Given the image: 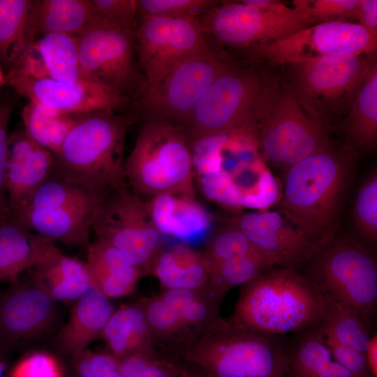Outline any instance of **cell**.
Returning a JSON list of instances; mask_svg holds the SVG:
<instances>
[{
  "mask_svg": "<svg viewBox=\"0 0 377 377\" xmlns=\"http://www.w3.org/2000/svg\"><path fill=\"white\" fill-rule=\"evenodd\" d=\"M353 154L333 145L285 172L279 212L309 239L325 246L335 237L352 174Z\"/></svg>",
  "mask_w": 377,
  "mask_h": 377,
  "instance_id": "obj_1",
  "label": "cell"
},
{
  "mask_svg": "<svg viewBox=\"0 0 377 377\" xmlns=\"http://www.w3.org/2000/svg\"><path fill=\"white\" fill-rule=\"evenodd\" d=\"M325 299L295 267H272L242 285L232 324L271 335L304 332L316 326Z\"/></svg>",
  "mask_w": 377,
  "mask_h": 377,
  "instance_id": "obj_2",
  "label": "cell"
},
{
  "mask_svg": "<svg viewBox=\"0 0 377 377\" xmlns=\"http://www.w3.org/2000/svg\"><path fill=\"white\" fill-rule=\"evenodd\" d=\"M135 118L97 111L80 115L53 155L52 173L88 190L111 193L126 185L124 141Z\"/></svg>",
  "mask_w": 377,
  "mask_h": 377,
  "instance_id": "obj_3",
  "label": "cell"
},
{
  "mask_svg": "<svg viewBox=\"0 0 377 377\" xmlns=\"http://www.w3.org/2000/svg\"><path fill=\"white\" fill-rule=\"evenodd\" d=\"M124 166L126 180L140 198L168 192L195 195L191 150L179 124L147 119Z\"/></svg>",
  "mask_w": 377,
  "mask_h": 377,
  "instance_id": "obj_4",
  "label": "cell"
},
{
  "mask_svg": "<svg viewBox=\"0 0 377 377\" xmlns=\"http://www.w3.org/2000/svg\"><path fill=\"white\" fill-rule=\"evenodd\" d=\"M254 118L262 156L285 172L332 145L330 131L306 113L288 85L265 84Z\"/></svg>",
  "mask_w": 377,
  "mask_h": 377,
  "instance_id": "obj_5",
  "label": "cell"
},
{
  "mask_svg": "<svg viewBox=\"0 0 377 377\" xmlns=\"http://www.w3.org/2000/svg\"><path fill=\"white\" fill-rule=\"evenodd\" d=\"M308 262L304 276L324 298L370 328L377 309V263L373 253L350 237H339Z\"/></svg>",
  "mask_w": 377,
  "mask_h": 377,
  "instance_id": "obj_6",
  "label": "cell"
},
{
  "mask_svg": "<svg viewBox=\"0 0 377 377\" xmlns=\"http://www.w3.org/2000/svg\"><path fill=\"white\" fill-rule=\"evenodd\" d=\"M370 54L318 57L290 64L288 86L306 113L330 131L348 114L375 61Z\"/></svg>",
  "mask_w": 377,
  "mask_h": 377,
  "instance_id": "obj_7",
  "label": "cell"
},
{
  "mask_svg": "<svg viewBox=\"0 0 377 377\" xmlns=\"http://www.w3.org/2000/svg\"><path fill=\"white\" fill-rule=\"evenodd\" d=\"M274 336L229 321L193 344L183 361L210 377H288L287 349Z\"/></svg>",
  "mask_w": 377,
  "mask_h": 377,
  "instance_id": "obj_8",
  "label": "cell"
},
{
  "mask_svg": "<svg viewBox=\"0 0 377 377\" xmlns=\"http://www.w3.org/2000/svg\"><path fill=\"white\" fill-rule=\"evenodd\" d=\"M265 85L255 73L230 64L181 125L189 145L232 131L256 138L255 111Z\"/></svg>",
  "mask_w": 377,
  "mask_h": 377,
  "instance_id": "obj_9",
  "label": "cell"
},
{
  "mask_svg": "<svg viewBox=\"0 0 377 377\" xmlns=\"http://www.w3.org/2000/svg\"><path fill=\"white\" fill-rule=\"evenodd\" d=\"M198 20L216 43L236 49L253 50L313 25L302 13L279 1L263 8L219 1Z\"/></svg>",
  "mask_w": 377,
  "mask_h": 377,
  "instance_id": "obj_10",
  "label": "cell"
},
{
  "mask_svg": "<svg viewBox=\"0 0 377 377\" xmlns=\"http://www.w3.org/2000/svg\"><path fill=\"white\" fill-rule=\"evenodd\" d=\"M212 38L176 64L154 87L140 92L147 119L182 125L216 79L231 64Z\"/></svg>",
  "mask_w": 377,
  "mask_h": 377,
  "instance_id": "obj_11",
  "label": "cell"
},
{
  "mask_svg": "<svg viewBox=\"0 0 377 377\" xmlns=\"http://www.w3.org/2000/svg\"><path fill=\"white\" fill-rule=\"evenodd\" d=\"M91 230L97 239L121 251L142 276L151 274L164 248L163 235L153 221L147 201L131 192L127 184L105 198Z\"/></svg>",
  "mask_w": 377,
  "mask_h": 377,
  "instance_id": "obj_12",
  "label": "cell"
},
{
  "mask_svg": "<svg viewBox=\"0 0 377 377\" xmlns=\"http://www.w3.org/2000/svg\"><path fill=\"white\" fill-rule=\"evenodd\" d=\"M136 29L95 15L75 36L82 77L128 97L138 82L134 57Z\"/></svg>",
  "mask_w": 377,
  "mask_h": 377,
  "instance_id": "obj_13",
  "label": "cell"
},
{
  "mask_svg": "<svg viewBox=\"0 0 377 377\" xmlns=\"http://www.w3.org/2000/svg\"><path fill=\"white\" fill-rule=\"evenodd\" d=\"M209 39L198 17H140L135 32L138 60L145 73L140 92L156 86Z\"/></svg>",
  "mask_w": 377,
  "mask_h": 377,
  "instance_id": "obj_14",
  "label": "cell"
},
{
  "mask_svg": "<svg viewBox=\"0 0 377 377\" xmlns=\"http://www.w3.org/2000/svg\"><path fill=\"white\" fill-rule=\"evenodd\" d=\"M377 47V31L350 22H320L282 40L252 50L273 65L318 57L370 54Z\"/></svg>",
  "mask_w": 377,
  "mask_h": 377,
  "instance_id": "obj_15",
  "label": "cell"
},
{
  "mask_svg": "<svg viewBox=\"0 0 377 377\" xmlns=\"http://www.w3.org/2000/svg\"><path fill=\"white\" fill-rule=\"evenodd\" d=\"M4 84L29 100L52 112L65 114H85L97 111L116 112L130 101L117 90L87 79L65 82L37 79L10 71Z\"/></svg>",
  "mask_w": 377,
  "mask_h": 377,
  "instance_id": "obj_16",
  "label": "cell"
},
{
  "mask_svg": "<svg viewBox=\"0 0 377 377\" xmlns=\"http://www.w3.org/2000/svg\"><path fill=\"white\" fill-rule=\"evenodd\" d=\"M258 249L276 258L281 266L296 267L308 262L325 246L313 242L279 212H239L225 219Z\"/></svg>",
  "mask_w": 377,
  "mask_h": 377,
  "instance_id": "obj_17",
  "label": "cell"
},
{
  "mask_svg": "<svg viewBox=\"0 0 377 377\" xmlns=\"http://www.w3.org/2000/svg\"><path fill=\"white\" fill-rule=\"evenodd\" d=\"M110 193H99L83 201L52 207H24L10 214L29 229L55 243L87 247L93 222Z\"/></svg>",
  "mask_w": 377,
  "mask_h": 377,
  "instance_id": "obj_18",
  "label": "cell"
},
{
  "mask_svg": "<svg viewBox=\"0 0 377 377\" xmlns=\"http://www.w3.org/2000/svg\"><path fill=\"white\" fill-rule=\"evenodd\" d=\"M53 155L24 130L8 136L4 182L10 213L22 209L52 174Z\"/></svg>",
  "mask_w": 377,
  "mask_h": 377,
  "instance_id": "obj_19",
  "label": "cell"
},
{
  "mask_svg": "<svg viewBox=\"0 0 377 377\" xmlns=\"http://www.w3.org/2000/svg\"><path fill=\"white\" fill-rule=\"evenodd\" d=\"M55 303L32 281L15 284L0 298V339L16 341L40 333L53 319Z\"/></svg>",
  "mask_w": 377,
  "mask_h": 377,
  "instance_id": "obj_20",
  "label": "cell"
},
{
  "mask_svg": "<svg viewBox=\"0 0 377 377\" xmlns=\"http://www.w3.org/2000/svg\"><path fill=\"white\" fill-rule=\"evenodd\" d=\"M10 71L65 82L84 79L80 68L75 36L66 34L40 36Z\"/></svg>",
  "mask_w": 377,
  "mask_h": 377,
  "instance_id": "obj_21",
  "label": "cell"
},
{
  "mask_svg": "<svg viewBox=\"0 0 377 377\" xmlns=\"http://www.w3.org/2000/svg\"><path fill=\"white\" fill-rule=\"evenodd\" d=\"M60 250L52 239L24 226L10 213L0 222V273L14 279Z\"/></svg>",
  "mask_w": 377,
  "mask_h": 377,
  "instance_id": "obj_22",
  "label": "cell"
},
{
  "mask_svg": "<svg viewBox=\"0 0 377 377\" xmlns=\"http://www.w3.org/2000/svg\"><path fill=\"white\" fill-rule=\"evenodd\" d=\"M114 310L109 298L92 282L75 301L67 323L59 332V348L72 355L86 350L90 343L102 337Z\"/></svg>",
  "mask_w": 377,
  "mask_h": 377,
  "instance_id": "obj_23",
  "label": "cell"
},
{
  "mask_svg": "<svg viewBox=\"0 0 377 377\" xmlns=\"http://www.w3.org/2000/svg\"><path fill=\"white\" fill-rule=\"evenodd\" d=\"M147 202L162 235L188 239L205 232L211 226V215L197 202L194 195L168 192L158 195Z\"/></svg>",
  "mask_w": 377,
  "mask_h": 377,
  "instance_id": "obj_24",
  "label": "cell"
},
{
  "mask_svg": "<svg viewBox=\"0 0 377 377\" xmlns=\"http://www.w3.org/2000/svg\"><path fill=\"white\" fill-rule=\"evenodd\" d=\"M158 295L177 313L197 341L229 325V320L220 315L221 300L213 293L208 282L195 288L165 289Z\"/></svg>",
  "mask_w": 377,
  "mask_h": 377,
  "instance_id": "obj_25",
  "label": "cell"
},
{
  "mask_svg": "<svg viewBox=\"0 0 377 377\" xmlns=\"http://www.w3.org/2000/svg\"><path fill=\"white\" fill-rule=\"evenodd\" d=\"M86 262L94 284L108 298L127 296L142 276L118 249L96 239L87 246Z\"/></svg>",
  "mask_w": 377,
  "mask_h": 377,
  "instance_id": "obj_26",
  "label": "cell"
},
{
  "mask_svg": "<svg viewBox=\"0 0 377 377\" xmlns=\"http://www.w3.org/2000/svg\"><path fill=\"white\" fill-rule=\"evenodd\" d=\"M211 269V263L203 251L182 242L163 248L150 274L165 289L195 288L208 282Z\"/></svg>",
  "mask_w": 377,
  "mask_h": 377,
  "instance_id": "obj_27",
  "label": "cell"
},
{
  "mask_svg": "<svg viewBox=\"0 0 377 377\" xmlns=\"http://www.w3.org/2000/svg\"><path fill=\"white\" fill-rule=\"evenodd\" d=\"M113 356L120 358L137 353L158 355L142 309L135 302L114 310L102 337Z\"/></svg>",
  "mask_w": 377,
  "mask_h": 377,
  "instance_id": "obj_28",
  "label": "cell"
},
{
  "mask_svg": "<svg viewBox=\"0 0 377 377\" xmlns=\"http://www.w3.org/2000/svg\"><path fill=\"white\" fill-rule=\"evenodd\" d=\"M29 269L32 282L56 302L76 301L93 282L86 263L66 256L61 251Z\"/></svg>",
  "mask_w": 377,
  "mask_h": 377,
  "instance_id": "obj_29",
  "label": "cell"
},
{
  "mask_svg": "<svg viewBox=\"0 0 377 377\" xmlns=\"http://www.w3.org/2000/svg\"><path fill=\"white\" fill-rule=\"evenodd\" d=\"M345 149L371 151L377 140V65L373 64L352 107L341 122Z\"/></svg>",
  "mask_w": 377,
  "mask_h": 377,
  "instance_id": "obj_30",
  "label": "cell"
},
{
  "mask_svg": "<svg viewBox=\"0 0 377 377\" xmlns=\"http://www.w3.org/2000/svg\"><path fill=\"white\" fill-rule=\"evenodd\" d=\"M287 362L288 377H357L336 361L316 326L287 349Z\"/></svg>",
  "mask_w": 377,
  "mask_h": 377,
  "instance_id": "obj_31",
  "label": "cell"
},
{
  "mask_svg": "<svg viewBox=\"0 0 377 377\" xmlns=\"http://www.w3.org/2000/svg\"><path fill=\"white\" fill-rule=\"evenodd\" d=\"M136 303L146 316L155 350H165L168 358L174 360L173 357L183 358L197 340L177 313L159 295L140 299Z\"/></svg>",
  "mask_w": 377,
  "mask_h": 377,
  "instance_id": "obj_32",
  "label": "cell"
},
{
  "mask_svg": "<svg viewBox=\"0 0 377 377\" xmlns=\"http://www.w3.org/2000/svg\"><path fill=\"white\" fill-rule=\"evenodd\" d=\"M34 3L0 0V64L8 71L36 40L32 22Z\"/></svg>",
  "mask_w": 377,
  "mask_h": 377,
  "instance_id": "obj_33",
  "label": "cell"
},
{
  "mask_svg": "<svg viewBox=\"0 0 377 377\" xmlns=\"http://www.w3.org/2000/svg\"><path fill=\"white\" fill-rule=\"evenodd\" d=\"M95 15L91 0L34 1L32 22L36 36L51 34L76 36Z\"/></svg>",
  "mask_w": 377,
  "mask_h": 377,
  "instance_id": "obj_34",
  "label": "cell"
},
{
  "mask_svg": "<svg viewBox=\"0 0 377 377\" xmlns=\"http://www.w3.org/2000/svg\"><path fill=\"white\" fill-rule=\"evenodd\" d=\"M275 265H280L279 260L264 252L236 256L212 265L208 285L222 300L232 288L250 281Z\"/></svg>",
  "mask_w": 377,
  "mask_h": 377,
  "instance_id": "obj_35",
  "label": "cell"
},
{
  "mask_svg": "<svg viewBox=\"0 0 377 377\" xmlns=\"http://www.w3.org/2000/svg\"><path fill=\"white\" fill-rule=\"evenodd\" d=\"M80 115L56 113L32 102H29L22 112L26 133L52 154L59 151Z\"/></svg>",
  "mask_w": 377,
  "mask_h": 377,
  "instance_id": "obj_36",
  "label": "cell"
},
{
  "mask_svg": "<svg viewBox=\"0 0 377 377\" xmlns=\"http://www.w3.org/2000/svg\"><path fill=\"white\" fill-rule=\"evenodd\" d=\"M316 326L343 345L366 354L372 337L370 328L340 306L325 299L323 314Z\"/></svg>",
  "mask_w": 377,
  "mask_h": 377,
  "instance_id": "obj_37",
  "label": "cell"
},
{
  "mask_svg": "<svg viewBox=\"0 0 377 377\" xmlns=\"http://www.w3.org/2000/svg\"><path fill=\"white\" fill-rule=\"evenodd\" d=\"M99 193L107 192L88 190L78 184L61 178L52 173L39 186L29 202L22 208H45L64 203L80 202Z\"/></svg>",
  "mask_w": 377,
  "mask_h": 377,
  "instance_id": "obj_38",
  "label": "cell"
},
{
  "mask_svg": "<svg viewBox=\"0 0 377 377\" xmlns=\"http://www.w3.org/2000/svg\"><path fill=\"white\" fill-rule=\"evenodd\" d=\"M354 223L360 235L369 243L377 239V175L371 174L357 193L353 207Z\"/></svg>",
  "mask_w": 377,
  "mask_h": 377,
  "instance_id": "obj_39",
  "label": "cell"
},
{
  "mask_svg": "<svg viewBox=\"0 0 377 377\" xmlns=\"http://www.w3.org/2000/svg\"><path fill=\"white\" fill-rule=\"evenodd\" d=\"M117 360L123 377H179L184 365V361L159 354L137 353Z\"/></svg>",
  "mask_w": 377,
  "mask_h": 377,
  "instance_id": "obj_40",
  "label": "cell"
},
{
  "mask_svg": "<svg viewBox=\"0 0 377 377\" xmlns=\"http://www.w3.org/2000/svg\"><path fill=\"white\" fill-rule=\"evenodd\" d=\"M203 251L211 265L236 256L263 252L256 247L242 232L228 225L210 237Z\"/></svg>",
  "mask_w": 377,
  "mask_h": 377,
  "instance_id": "obj_41",
  "label": "cell"
},
{
  "mask_svg": "<svg viewBox=\"0 0 377 377\" xmlns=\"http://www.w3.org/2000/svg\"><path fill=\"white\" fill-rule=\"evenodd\" d=\"M359 0H295L293 7L316 24L330 21L356 23Z\"/></svg>",
  "mask_w": 377,
  "mask_h": 377,
  "instance_id": "obj_42",
  "label": "cell"
},
{
  "mask_svg": "<svg viewBox=\"0 0 377 377\" xmlns=\"http://www.w3.org/2000/svg\"><path fill=\"white\" fill-rule=\"evenodd\" d=\"M219 1L214 0H137L138 15L140 17H199Z\"/></svg>",
  "mask_w": 377,
  "mask_h": 377,
  "instance_id": "obj_43",
  "label": "cell"
},
{
  "mask_svg": "<svg viewBox=\"0 0 377 377\" xmlns=\"http://www.w3.org/2000/svg\"><path fill=\"white\" fill-rule=\"evenodd\" d=\"M73 357L78 377H123L117 358L110 353L87 349Z\"/></svg>",
  "mask_w": 377,
  "mask_h": 377,
  "instance_id": "obj_44",
  "label": "cell"
},
{
  "mask_svg": "<svg viewBox=\"0 0 377 377\" xmlns=\"http://www.w3.org/2000/svg\"><path fill=\"white\" fill-rule=\"evenodd\" d=\"M10 377H64V370L54 355L45 352H35L25 356L15 365Z\"/></svg>",
  "mask_w": 377,
  "mask_h": 377,
  "instance_id": "obj_45",
  "label": "cell"
},
{
  "mask_svg": "<svg viewBox=\"0 0 377 377\" xmlns=\"http://www.w3.org/2000/svg\"><path fill=\"white\" fill-rule=\"evenodd\" d=\"M319 330L336 361L357 377H372L365 355L348 346L343 345L330 334L322 332L320 329Z\"/></svg>",
  "mask_w": 377,
  "mask_h": 377,
  "instance_id": "obj_46",
  "label": "cell"
},
{
  "mask_svg": "<svg viewBox=\"0 0 377 377\" xmlns=\"http://www.w3.org/2000/svg\"><path fill=\"white\" fill-rule=\"evenodd\" d=\"M95 15L137 28V0H91Z\"/></svg>",
  "mask_w": 377,
  "mask_h": 377,
  "instance_id": "obj_47",
  "label": "cell"
},
{
  "mask_svg": "<svg viewBox=\"0 0 377 377\" xmlns=\"http://www.w3.org/2000/svg\"><path fill=\"white\" fill-rule=\"evenodd\" d=\"M11 112L12 104L6 101H0V205L6 211H9V207L4 174L9 136L8 128Z\"/></svg>",
  "mask_w": 377,
  "mask_h": 377,
  "instance_id": "obj_48",
  "label": "cell"
},
{
  "mask_svg": "<svg viewBox=\"0 0 377 377\" xmlns=\"http://www.w3.org/2000/svg\"><path fill=\"white\" fill-rule=\"evenodd\" d=\"M356 23L377 31V1L359 0L356 10Z\"/></svg>",
  "mask_w": 377,
  "mask_h": 377,
  "instance_id": "obj_49",
  "label": "cell"
},
{
  "mask_svg": "<svg viewBox=\"0 0 377 377\" xmlns=\"http://www.w3.org/2000/svg\"><path fill=\"white\" fill-rule=\"evenodd\" d=\"M377 336L373 335L370 339L365 357L372 377H377Z\"/></svg>",
  "mask_w": 377,
  "mask_h": 377,
  "instance_id": "obj_50",
  "label": "cell"
},
{
  "mask_svg": "<svg viewBox=\"0 0 377 377\" xmlns=\"http://www.w3.org/2000/svg\"><path fill=\"white\" fill-rule=\"evenodd\" d=\"M179 377H210V376L202 369L184 361Z\"/></svg>",
  "mask_w": 377,
  "mask_h": 377,
  "instance_id": "obj_51",
  "label": "cell"
},
{
  "mask_svg": "<svg viewBox=\"0 0 377 377\" xmlns=\"http://www.w3.org/2000/svg\"><path fill=\"white\" fill-rule=\"evenodd\" d=\"M241 1L249 6L258 8L267 7L279 2V1L275 0H243Z\"/></svg>",
  "mask_w": 377,
  "mask_h": 377,
  "instance_id": "obj_52",
  "label": "cell"
},
{
  "mask_svg": "<svg viewBox=\"0 0 377 377\" xmlns=\"http://www.w3.org/2000/svg\"><path fill=\"white\" fill-rule=\"evenodd\" d=\"M6 369V362L0 360V377H3Z\"/></svg>",
  "mask_w": 377,
  "mask_h": 377,
  "instance_id": "obj_53",
  "label": "cell"
},
{
  "mask_svg": "<svg viewBox=\"0 0 377 377\" xmlns=\"http://www.w3.org/2000/svg\"><path fill=\"white\" fill-rule=\"evenodd\" d=\"M9 213H10V212L6 211V209H4L0 205V222L1 221V220H2L4 217H6Z\"/></svg>",
  "mask_w": 377,
  "mask_h": 377,
  "instance_id": "obj_54",
  "label": "cell"
},
{
  "mask_svg": "<svg viewBox=\"0 0 377 377\" xmlns=\"http://www.w3.org/2000/svg\"><path fill=\"white\" fill-rule=\"evenodd\" d=\"M5 75H3V72L0 68V86L4 84Z\"/></svg>",
  "mask_w": 377,
  "mask_h": 377,
  "instance_id": "obj_55",
  "label": "cell"
},
{
  "mask_svg": "<svg viewBox=\"0 0 377 377\" xmlns=\"http://www.w3.org/2000/svg\"><path fill=\"white\" fill-rule=\"evenodd\" d=\"M5 279L3 275L0 273V281Z\"/></svg>",
  "mask_w": 377,
  "mask_h": 377,
  "instance_id": "obj_56",
  "label": "cell"
}]
</instances>
